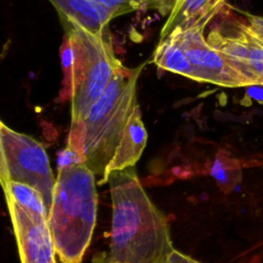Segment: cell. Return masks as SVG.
<instances>
[{
	"mask_svg": "<svg viewBox=\"0 0 263 263\" xmlns=\"http://www.w3.org/2000/svg\"><path fill=\"white\" fill-rule=\"evenodd\" d=\"M148 61L117 72L90 107L80 127L69 134L67 147L77 153L99 178V186L108 182L107 168L124 129L139 106L137 84Z\"/></svg>",
	"mask_w": 263,
	"mask_h": 263,
	"instance_id": "obj_2",
	"label": "cell"
},
{
	"mask_svg": "<svg viewBox=\"0 0 263 263\" xmlns=\"http://www.w3.org/2000/svg\"><path fill=\"white\" fill-rule=\"evenodd\" d=\"M117 16L141 8L159 9L162 14L171 12L176 0H98Z\"/></svg>",
	"mask_w": 263,
	"mask_h": 263,
	"instance_id": "obj_14",
	"label": "cell"
},
{
	"mask_svg": "<svg viewBox=\"0 0 263 263\" xmlns=\"http://www.w3.org/2000/svg\"><path fill=\"white\" fill-rule=\"evenodd\" d=\"M225 6L226 0H176L158 41L164 40L174 31L182 32L194 27L205 29Z\"/></svg>",
	"mask_w": 263,
	"mask_h": 263,
	"instance_id": "obj_9",
	"label": "cell"
},
{
	"mask_svg": "<svg viewBox=\"0 0 263 263\" xmlns=\"http://www.w3.org/2000/svg\"><path fill=\"white\" fill-rule=\"evenodd\" d=\"M1 185L4 195L10 196L17 203L33 212L48 217V210L44 203V199L35 188L16 181L1 182Z\"/></svg>",
	"mask_w": 263,
	"mask_h": 263,
	"instance_id": "obj_13",
	"label": "cell"
},
{
	"mask_svg": "<svg viewBox=\"0 0 263 263\" xmlns=\"http://www.w3.org/2000/svg\"><path fill=\"white\" fill-rule=\"evenodd\" d=\"M63 24H77L95 34L109 32V23L117 17L114 11L98 0H48Z\"/></svg>",
	"mask_w": 263,
	"mask_h": 263,
	"instance_id": "obj_10",
	"label": "cell"
},
{
	"mask_svg": "<svg viewBox=\"0 0 263 263\" xmlns=\"http://www.w3.org/2000/svg\"><path fill=\"white\" fill-rule=\"evenodd\" d=\"M95 173L85 163L59 168L48 223L62 263H81L97 223Z\"/></svg>",
	"mask_w": 263,
	"mask_h": 263,
	"instance_id": "obj_3",
	"label": "cell"
},
{
	"mask_svg": "<svg viewBox=\"0 0 263 263\" xmlns=\"http://www.w3.org/2000/svg\"><path fill=\"white\" fill-rule=\"evenodd\" d=\"M166 263H201V262L174 249L173 252L170 254Z\"/></svg>",
	"mask_w": 263,
	"mask_h": 263,
	"instance_id": "obj_15",
	"label": "cell"
},
{
	"mask_svg": "<svg viewBox=\"0 0 263 263\" xmlns=\"http://www.w3.org/2000/svg\"><path fill=\"white\" fill-rule=\"evenodd\" d=\"M222 16L206 40L245 74L253 85H263V42L246 18L224 11Z\"/></svg>",
	"mask_w": 263,
	"mask_h": 263,
	"instance_id": "obj_6",
	"label": "cell"
},
{
	"mask_svg": "<svg viewBox=\"0 0 263 263\" xmlns=\"http://www.w3.org/2000/svg\"><path fill=\"white\" fill-rule=\"evenodd\" d=\"M16 181L40 192L48 210L55 178L43 144L0 122V182Z\"/></svg>",
	"mask_w": 263,
	"mask_h": 263,
	"instance_id": "obj_5",
	"label": "cell"
},
{
	"mask_svg": "<svg viewBox=\"0 0 263 263\" xmlns=\"http://www.w3.org/2000/svg\"><path fill=\"white\" fill-rule=\"evenodd\" d=\"M63 25L73 52L69 132L73 134L114 75L124 66L114 53L110 32L99 35L77 24Z\"/></svg>",
	"mask_w": 263,
	"mask_h": 263,
	"instance_id": "obj_4",
	"label": "cell"
},
{
	"mask_svg": "<svg viewBox=\"0 0 263 263\" xmlns=\"http://www.w3.org/2000/svg\"><path fill=\"white\" fill-rule=\"evenodd\" d=\"M108 183L112 201L108 258L113 263H166L174 250L170 226L135 166L111 172Z\"/></svg>",
	"mask_w": 263,
	"mask_h": 263,
	"instance_id": "obj_1",
	"label": "cell"
},
{
	"mask_svg": "<svg viewBox=\"0 0 263 263\" xmlns=\"http://www.w3.org/2000/svg\"><path fill=\"white\" fill-rule=\"evenodd\" d=\"M147 139L148 134L142 120V112L139 105L134 111L107 168V177L113 171L135 166L146 147Z\"/></svg>",
	"mask_w": 263,
	"mask_h": 263,
	"instance_id": "obj_11",
	"label": "cell"
},
{
	"mask_svg": "<svg viewBox=\"0 0 263 263\" xmlns=\"http://www.w3.org/2000/svg\"><path fill=\"white\" fill-rule=\"evenodd\" d=\"M151 62L161 70L173 72L200 82L197 70L189 62L178 40L174 36H168L164 40L158 41L152 54Z\"/></svg>",
	"mask_w": 263,
	"mask_h": 263,
	"instance_id": "obj_12",
	"label": "cell"
},
{
	"mask_svg": "<svg viewBox=\"0 0 263 263\" xmlns=\"http://www.w3.org/2000/svg\"><path fill=\"white\" fill-rule=\"evenodd\" d=\"M251 29H252V28H251ZM252 30H253V29H252ZM253 31H254V30H253ZM254 33H255V34L258 36V38L263 42V33H259V32H255V31H254Z\"/></svg>",
	"mask_w": 263,
	"mask_h": 263,
	"instance_id": "obj_17",
	"label": "cell"
},
{
	"mask_svg": "<svg viewBox=\"0 0 263 263\" xmlns=\"http://www.w3.org/2000/svg\"><path fill=\"white\" fill-rule=\"evenodd\" d=\"M246 20L255 32L263 33V16L246 13Z\"/></svg>",
	"mask_w": 263,
	"mask_h": 263,
	"instance_id": "obj_16",
	"label": "cell"
},
{
	"mask_svg": "<svg viewBox=\"0 0 263 263\" xmlns=\"http://www.w3.org/2000/svg\"><path fill=\"white\" fill-rule=\"evenodd\" d=\"M5 196L21 263H58L48 217L33 212Z\"/></svg>",
	"mask_w": 263,
	"mask_h": 263,
	"instance_id": "obj_8",
	"label": "cell"
},
{
	"mask_svg": "<svg viewBox=\"0 0 263 263\" xmlns=\"http://www.w3.org/2000/svg\"><path fill=\"white\" fill-rule=\"evenodd\" d=\"M203 32V28L194 27L182 32L174 31L170 35L176 37L187 59L197 70L200 82L224 87L253 86V82L245 74L209 43Z\"/></svg>",
	"mask_w": 263,
	"mask_h": 263,
	"instance_id": "obj_7",
	"label": "cell"
},
{
	"mask_svg": "<svg viewBox=\"0 0 263 263\" xmlns=\"http://www.w3.org/2000/svg\"><path fill=\"white\" fill-rule=\"evenodd\" d=\"M102 263H113V262H112V261H111V260L108 258V256H107V258H106V259H105V260H104Z\"/></svg>",
	"mask_w": 263,
	"mask_h": 263,
	"instance_id": "obj_18",
	"label": "cell"
}]
</instances>
